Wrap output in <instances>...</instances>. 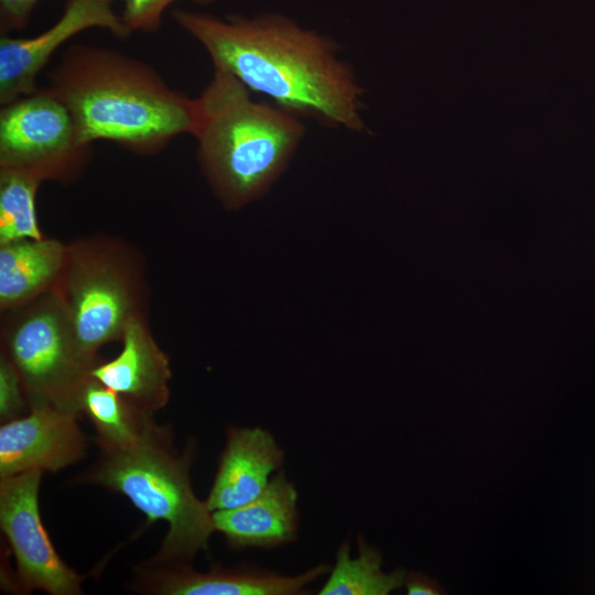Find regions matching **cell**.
I'll list each match as a JSON object with an SVG mask.
<instances>
[{
    "mask_svg": "<svg viewBox=\"0 0 595 595\" xmlns=\"http://www.w3.org/2000/svg\"><path fill=\"white\" fill-rule=\"evenodd\" d=\"M404 585L409 595H439L445 593L435 580L423 573H407Z\"/></svg>",
    "mask_w": 595,
    "mask_h": 595,
    "instance_id": "obj_22",
    "label": "cell"
},
{
    "mask_svg": "<svg viewBox=\"0 0 595 595\" xmlns=\"http://www.w3.org/2000/svg\"><path fill=\"white\" fill-rule=\"evenodd\" d=\"M120 340L119 355L99 361L91 377L148 412L162 409L170 398V360L154 340L142 313L129 318Z\"/></svg>",
    "mask_w": 595,
    "mask_h": 595,
    "instance_id": "obj_12",
    "label": "cell"
},
{
    "mask_svg": "<svg viewBox=\"0 0 595 595\" xmlns=\"http://www.w3.org/2000/svg\"><path fill=\"white\" fill-rule=\"evenodd\" d=\"M78 415L50 407H32L25 416L0 428V478L29 470L57 472L79 462L87 440Z\"/></svg>",
    "mask_w": 595,
    "mask_h": 595,
    "instance_id": "obj_10",
    "label": "cell"
},
{
    "mask_svg": "<svg viewBox=\"0 0 595 595\" xmlns=\"http://www.w3.org/2000/svg\"><path fill=\"white\" fill-rule=\"evenodd\" d=\"M305 127L279 106L255 101L234 75L214 68L195 98L192 136L213 192L227 209L261 197L285 170Z\"/></svg>",
    "mask_w": 595,
    "mask_h": 595,
    "instance_id": "obj_3",
    "label": "cell"
},
{
    "mask_svg": "<svg viewBox=\"0 0 595 595\" xmlns=\"http://www.w3.org/2000/svg\"><path fill=\"white\" fill-rule=\"evenodd\" d=\"M84 141L106 140L141 155L192 133L195 98L173 90L144 62L117 50L73 44L47 73Z\"/></svg>",
    "mask_w": 595,
    "mask_h": 595,
    "instance_id": "obj_2",
    "label": "cell"
},
{
    "mask_svg": "<svg viewBox=\"0 0 595 595\" xmlns=\"http://www.w3.org/2000/svg\"><path fill=\"white\" fill-rule=\"evenodd\" d=\"M284 452L261 428L228 426L216 476L205 500L208 509H231L250 502L282 467Z\"/></svg>",
    "mask_w": 595,
    "mask_h": 595,
    "instance_id": "obj_13",
    "label": "cell"
},
{
    "mask_svg": "<svg viewBox=\"0 0 595 595\" xmlns=\"http://www.w3.org/2000/svg\"><path fill=\"white\" fill-rule=\"evenodd\" d=\"M80 412L96 430L100 450L130 448L158 429L153 413L90 377L80 396Z\"/></svg>",
    "mask_w": 595,
    "mask_h": 595,
    "instance_id": "obj_16",
    "label": "cell"
},
{
    "mask_svg": "<svg viewBox=\"0 0 595 595\" xmlns=\"http://www.w3.org/2000/svg\"><path fill=\"white\" fill-rule=\"evenodd\" d=\"M28 399L21 378L11 360L1 351L0 355V419L2 423L21 416Z\"/></svg>",
    "mask_w": 595,
    "mask_h": 595,
    "instance_id": "obj_20",
    "label": "cell"
},
{
    "mask_svg": "<svg viewBox=\"0 0 595 595\" xmlns=\"http://www.w3.org/2000/svg\"><path fill=\"white\" fill-rule=\"evenodd\" d=\"M193 447L178 454L163 426L122 451L100 450L80 482L126 496L151 522L164 520L169 531L148 566L178 565L206 550L215 531L213 512L191 484Z\"/></svg>",
    "mask_w": 595,
    "mask_h": 595,
    "instance_id": "obj_4",
    "label": "cell"
},
{
    "mask_svg": "<svg viewBox=\"0 0 595 595\" xmlns=\"http://www.w3.org/2000/svg\"><path fill=\"white\" fill-rule=\"evenodd\" d=\"M43 181L31 173L0 169V245L41 239L35 197Z\"/></svg>",
    "mask_w": 595,
    "mask_h": 595,
    "instance_id": "obj_18",
    "label": "cell"
},
{
    "mask_svg": "<svg viewBox=\"0 0 595 595\" xmlns=\"http://www.w3.org/2000/svg\"><path fill=\"white\" fill-rule=\"evenodd\" d=\"M116 0H66L61 17L32 37H0V104L35 91L36 77L69 39L86 30L104 29L119 39L132 32L113 8Z\"/></svg>",
    "mask_w": 595,
    "mask_h": 595,
    "instance_id": "obj_9",
    "label": "cell"
},
{
    "mask_svg": "<svg viewBox=\"0 0 595 595\" xmlns=\"http://www.w3.org/2000/svg\"><path fill=\"white\" fill-rule=\"evenodd\" d=\"M40 0H0V31L8 34L10 31L24 29Z\"/></svg>",
    "mask_w": 595,
    "mask_h": 595,
    "instance_id": "obj_21",
    "label": "cell"
},
{
    "mask_svg": "<svg viewBox=\"0 0 595 595\" xmlns=\"http://www.w3.org/2000/svg\"><path fill=\"white\" fill-rule=\"evenodd\" d=\"M7 313L2 353L21 378L29 408L80 416V396L98 363L82 353L58 294L52 290Z\"/></svg>",
    "mask_w": 595,
    "mask_h": 595,
    "instance_id": "obj_5",
    "label": "cell"
},
{
    "mask_svg": "<svg viewBox=\"0 0 595 595\" xmlns=\"http://www.w3.org/2000/svg\"><path fill=\"white\" fill-rule=\"evenodd\" d=\"M175 23L208 53L214 68L267 95L282 109L351 131L365 130L363 88L333 40L280 14L225 19L185 9Z\"/></svg>",
    "mask_w": 595,
    "mask_h": 595,
    "instance_id": "obj_1",
    "label": "cell"
},
{
    "mask_svg": "<svg viewBox=\"0 0 595 595\" xmlns=\"http://www.w3.org/2000/svg\"><path fill=\"white\" fill-rule=\"evenodd\" d=\"M68 245L53 238L0 245V309L17 310L52 291L65 267Z\"/></svg>",
    "mask_w": 595,
    "mask_h": 595,
    "instance_id": "obj_15",
    "label": "cell"
},
{
    "mask_svg": "<svg viewBox=\"0 0 595 595\" xmlns=\"http://www.w3.org/2000/svg\"><path fill=\"white\" fill-rule=\"evenodd\" d=\"M329 570L323 563L298 575H282L255 565H213L208 572L195 571L187 563L143 565L136 584L141 591L161 595H304L310 593L309 585Z\"/></svg>",
    "mask_w": 595,
    "mask_h": 595,
    "instance_id": "obj_11",
    "label": "cell"
},
{
    "mask_svg": "<svg viewBox=\"0 0 595 595\" xmlns=\"http://www.w3.org/2000/svg\"><path fill=\"white\" fill-rule=\"evenodd\" d=\"M177 0H123L120 14L127 28L133 31L154 33L162 24L165 10ZM201 6H209L216 0H191Z\"/></svg>",
    "mask_w": 595,
    "mask_h": 595,
    "instance_id": "obj_19",
    "label": "cell"
},
{
    "mask_svg": "<svg viewBox=\"0 0 595 595\" xmlns=\"http://www.w3.org/2000/svg\"><path fill=\"white\" fill-rule=\"evenodd\" d=\"M358 553L350 554V543L345 539L338 547L335 563L320 595H388L404 584L405 571L385 573L382 556L363 536H357Z\"/></svg>",
    "mask_w": 595,
    "mask_h": 595,
    "instance_id": "obj_17",
    "label": "cell"
},
{
    "mask_svg": "<svg viewBox=\"0 0 595 595\" xmlns=\"http://www.w3.org/2000/svg\"><path fill=\"white\" fill-rule=\"evenodd\" d=\"M42 470L0 478V526L17 564L24 591L52 595L82 593L84 576L58 555L43 526L39 509Z\"/></svg>",
    "mask_w": 595,
    "mask_h": 595,
    "instance_id": "obj_8",
    "label": "cell"
},
{
    "mask_svg": "<svg viewBox=\"0 0 595 595\" xmlns=\"http://www.w3.org/2000/svg\"><path fill=\"white\" fill-rule=\"evenodd\" d=\"M119 246L82 241L68 245L65 267L53 290L58 294L86 358L121 339L129 318L141 313L137 272Z\"/></svg>",
    "mask_w": 595,
    "mask_h": 595,
    "instance_id": "obj_6",
    "label": "cell"
},
{
    "mask_svg": "<svg viewBox=\"0 0 595 595\" xmlns=\"http://www.w3.org/2000/svg\"><path fill=\"white\" fill-rule=\"evenodd\" d=\"M299 494L284 472L273 475L266 489L242 506L213 511L215 531L234 549H274L296 541Z\"/></svg>",
    "mask_w": 595,
    "mask_h": 595,
    "instance_id": "obj_14",
    "label": "cell"
},
{
    "mask_svg": "<svg viewBox=\"0 0 595 595\" xmlns=\"http://www.w3.org/2000/svg\"><path fill=\"white\" fill-rule=\"evenodd\" d=\"M91 149L67 107L46 86L1 106L0 169L68 183L82 174Z\"/></svg>",
    "mask_w": 595,
    "mask_h": 595,
    "instance_id": "obj_7",
    "label": "cell"
}]
</instances>
